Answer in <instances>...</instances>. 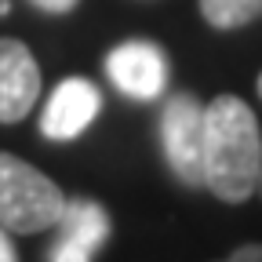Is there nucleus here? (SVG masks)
<instances>
[{
    "label": "nucleus",
    "instance_id": "obj_5",
    "mask_svg": "<svg viewBox=\"0 0 262 262\" xmlns=\"http://www.w3.org/2000/svg\"><path fill=\"white\" fill-rule=\"evenodd\" d=\"M58 226V241L48 255V262H91L95 251L106 244L110 237V215L102 204L95 201H66L62 208V219L55 222Z\"/></svg>",
    "mask_w": 262,
    "mask_h": 262
},
{
    "label": "nucleus",
    "instance_id": "obj_1",
    "mask_svg": "<svg viewBox=\"0 0 262 262\" xmlns=\"http://www.w3.org/2000/svg\"><path fill=\"white\" fill-rule=\"evenodd\" d=\"M262 175V131L237 95H215L204 106V186L222 204L255 196Z\"/></svg>",
    "mask_w": 262,
    "mask_h": 262
},
{
    "label": "nucleus",
    "instance_id": "obj_6",
    "mask_svg": "<svg viewBox=\"0 0 262 262\" xmlns=\"http://www.w3.org/2000/svg\"><path fill=\"white\" fill-rule=\"evenodd\" d=\"M102 110V95L98 88L84 77H70L55 88V95L48 98L44 106V117H40V131L44 139H55V142H70L77 135H84L88 124L98 117Z\"/></svg>",
    "mask_w": 262,
    "mask_h": 262
},
{
    "label": "nucleus",
    "instance_id": "obj_9",
    "mask_svg": "<svg viewBox=\"0 0 262 262\" xmlns=\"http://www.w3.org/2000/svg\"><path fill=\"white\" fill-rule=\"evenodd\" d=\"M40 11H48V15H66V11H73L80 0H33Z\"/></svg>",
    "mask_w": 262,
    "mask_h": 262
},
{
    "label": "nucleus",
    "instance_id": "obj_12",
    "mask_svg": "<svg viewBox=\"0 0 262 262\" xmlns=\"http://www.w3.org/2000/svg\"><path fill=\"white\" fill-rule=\"evenodd\" d=\"M255 193H258V196H262V175H258V186H255Z\"/></svg>",
    "mask_w": 262,
    "mask_h": 262
},
{
    "label": "nucleus",
    "instance_id": "obj_7",
    "mask_svg": "<svg viewBox=\"0 0 262 262\" xmlns=\"http://www.w3.org/2000/svg\"><path fill=\"white\" fill-rule=\"evenodd\" d=\"M40 95V66L18 40H0V124H18L29 117Z\"/></svg>",
    "mask_w": 262,
    "mask_h": 262
},
{
    "label": "nucleus",
    "instance_id": "obj_8",
    "mask_svg": "<svg viewBox=\"0 0 262 262\" xmlns=\"http://www.w3.org/2000/svg\"><path fill=\"white\" fill-rule=\"evenodd\" d=\"M201 15L215 29H241L262 18V0H201Z\"/></svg>",
    "mask_w": 262,
    "mask_h": 262
},
{
    "label": "nucleus",
    "instance_id": "obj_13",
    "mask_svg": "<svg viewBox=\"0 0 262 262\" xmlns=\"http://www.w3.org/2000/svg\"><path fill=\"white\" fill-rule=\"evenodd\" d=\"M255 88H258V95H262V73H258V84H255Z\"/></svg>",
    "mask_w": 262,
    "mask_h": 262
},
{
    "label": "nucleus",
    "instance_id": "obj_11",
    "mask_svg": "<svg viewBox=\"0 0 262 262\" xmlns=\"http://www.w3.org/2000/svg\"><path fill=\"white\" fill-rule=\"evenodd\" d=\"M0 262H18L15 244H11V237H8V229H4V226H0Z\"/></svg>",
    "mask_w": 262,
    "mask_h": 262
},
{
    "label": "nucleus",
    "instance_id": "obj_10",
    "mask_svg": "<svg viewBox=\"0 0 262 262\" xmlns=\"http://www.w3.org/2000/svg\"><path fill=\"white\" fill-rule=\"evenodd\" d=\"M226 262H262V244H241Z\"/></svg>",
    "mask_w": 262,
    "mask_h": 262
},
{
    "label": "nucleus",
    "instance_id": "obj_3",
    "mask_svg": "<svg viewBox=\"0 0 262 262\" xmlns=\"http://www.w3.org/2000/svg\"><path fill=\"white\" fill-rule=\"evenodd\" d=\"M160 146L171 175L196 189L204 186V106L201 98L179 91L160 110Z\"/></svg>",
    "mask_w": 262,
    "mask_h": 262
},
{
    "label": "nucleus",
    "instance_id": "obj_4",
    "mask_svg": "<svg viewBox=\"0 0 262 262\" xmlns=\"http://www.w3.org/2000/svg\"><path fill=\"white\" fill-rule=\"evenodd\" d=\"M106 73L135 102H153L168 88V58L153 40H124L106 55Z\"/></svg>",
    "mask_w": 262,
    "mask_h": 262
},
{
    "label": "nucleus",
    "instance_id": "obj_2",
    "mask_svg": "<svg viewBox=\"0 0 262 262\" xmlns=\"http://www.w3.org/2000/svg\"><path fill=\"white\" fill-rule=\"evenodd\" d=\"M66 196L33 164L0 153V226L8 233H44L62 219Z\"/></svg>",
    "mask_w": 262,
    "mask_h": 262
}]
</instances>
